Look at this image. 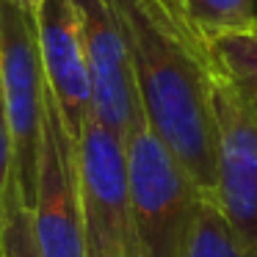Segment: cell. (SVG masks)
<instances>
[{"mask_svg": "<svg viewBox=\"0 0 257 257\" xmlns=\"http://www.w3.org/2000/svg\"><path fill=\"white\" fill-rule=\"evenodd\" d=\"M42 257H86V218L78 174V144L64 127L53 94L47 91L45 136L36 166L34 199L28 205Z\"/></svg>", "mask_w": 257, "mask_h": 257, "instance_id": "obj_5", "label": "cell"}, {"mask_svg": "<svg viewBox=\"0 0 257 257\" xmlns=\"http://www.w3.org/2000/svg\"><path fill=\"white\" fill-rule=\"evenodd\" d=\"M139 257H188L207 194L158 141L144 113L124 136Z\"/></svg>", "mask_w": 257, "mask_h": 257, "instance_id": "obj_2", "label": "cell"}, {"mask_svg": "<svg viewBox=\"0 0 257 257\" xmlns=\"http://www.w3.org/2000/svg\"><path fill=\"white\" fill-rule=\"evenodd\" d=\"M86 257H105V254H102V251H97L94 246H89V254H86Z\"/></svg>", "mask_w": 257, "mask_h": 257, "instance_id": "obj_15", "label": "cell"}, {"mask_svg": "<svg viewBox=\"0 0 257 257\" xmlns=\"http://www.w3.org/2000/svg\"><path fill=\"white\" fill-rule=\"evenodd\" d=\"M91 75V111L100 124L124 139L141 116L133 64L113 0H72Z\"/></svg>", "mask_w": 257, "mask_h": 257, "instance_id": "obj_7", "label": "cell"}, {"mask_svg": "<svg viewBox=\"0 0 257 257\" xmlns=\"http://www.w3.org/2000/svg\"><path fill=\"white\" fill-rule=\"evenodd\" d=\"M0 78L14 141V177L25 205H31L45 136L47 80L34 12H25L12 0H0Z\"/></svg>", "mask_w": 257, "mask_h": 257, "instance_id": "obj_3", "label": "cell"}, {"mask_svg": "<svg viewBox=\"0 0 257 257\" xmlns=\"http://www.w3.org/2000/svg\"><path fill=\"white\" fill-rule=\"evenodd\" d=\"M14 185H17V177H14V141L6 111V94H3V78H0V218H3V207H6V199Z\"/></svg>", "mask_w": 257, "mask_h": 257, "instance_id": "obj_13", "label": "cell"}, {"mask_svg": "<svg viewBox=\"0 0 257 257\" xmlns=\"http://www.w3.org/2000/svg\"><path fill=\"white\" fill-rule=\"evenodd\" d=\"M254 28H257V0H254Z\"/></svg>", "mask_w": 257, "mask_h": 257, "instance_id": "obj_16", "label": "cell"}, {"mask_svg": "<svg viewBox=\"0 0 257 257\" xmlns=\"http://www.w3.org/2000/svg\"><path fill=\"white\" fill-rule=\"evenodd\" d=\"M188 23L207 42L254 31V0H177Z\"/></svg>", "mask_w": 257, "mask_h": 257, "instance_id": "obj_10", "label": "cell"}, {"mask_svg": "<svg viewBox=\"0 0 257 257\" xmlns=\"http://www.w3.org/2000/svg\"><path fill=\"white\" fill-rule=\"evenodd\" d=\"M133 64L139 105L150 130L213 199L218 124L213 108V45L177 0H113Z\"/></svg>", "mask_w": 257, "mask_h": 257, "instance_id": "obj_1", "label": "cell"}, {"mask_svg": "<svg viewBox=\"0 0 257 257\" xmlns=\"http://www.w3.org/2000/svg\"><path fill=\"white\" fill-rule=\"evenodd\" d=\"M210 45L221 75L257 111V28L243 31V34L218 36Z\"/></svg>", "mask_w": 257, "mask_h": 257, "instance_id": "obj_9", "label": "cell"}, {"mask_svg": "<svg viewBox=\"0 0 257 257\" xmlns=\"http://www.w3.org/2000/svg\"><path fill=\"white\" fill-rule=\"evenodd\" d=\"M34 20L47 91L56 100L64 127L78 141L86 122L94 116L89 58L78 14L72 0H42V6L34 12Z\"/></svg>", "mask_w": 257, "mask_h": 257, "instance_id": "obj_8", "label": "cell"}, {"mask_svg": "<svg viewBox=\"0 0 257 257\" xmlns=\"http://www.w3.org/2000/svg\"><path fill=\"white\" fill-rule=\"evenodd\" d=\"M0 257H42V249L36 243L31 210L25 205L20 185H14L3 207L0 218Z\"/></svg>", "mask_w": 257, "mask_h": 257, "instance_id": "obj_12", "label": "cell"}, {"mask_svg": "<svg viewBox=\"0 0 257 257\" xmlns=\"http://www.w3.org/2000/svg\"><path fill=\"white\" fill-rule=\"evenodd\" d=\"M12 3H17V6L25 9V12H36V9L42 6V0H12Z\"/></svg>", "mask_w": 257, "mask_h": 257, "instance_id": "obj_14", "label": "cell"}, {"mask_svg": "<svg viewBox=\"0 0 257 257\" xmlns=\"http://www.w3.org/2000/svg\"><path fill=\"white\" fill-rule=\"evenodd\" d=\"M75 144L86 246H94L105 257H139L124 139L91 116Z\"/></svg>", "mask_w": 257, "mask_h": 257, "instance_id": "obj_4", "label": "cell"}, {"mask_svg": "<svg viewBox=\"0 0 257 257\" xmlns=\"http://www.w3.org/2000/svg\"><path fill=\"white\" fill-rule=\"evenodd\" d=\"M213 108L218 124V174L213 202L246 257H257V111L216 64Z\"/></svg>", "mask_w": 257, "mask_h": 257, "instance_id": "obj_6", "label": "cell"}, {"mask_svg": "<svg viewBox=\"0 0 257 257\" xmlns=\"http://www.w3.org/2000/svg\"><path fill=\"white\" fill-rule=\"evenodd\" d=\"M188 257H246L232 227L227 224L224 213L218 210V205L210 196H205V202L199 207Z\"/></svg>", "mask_w": 257, "mask_h": 257, "instance_id": "obj_11", "label": "cell"}]
</instances>
